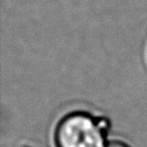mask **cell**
<instances>
[{
	"instance_id": "1",
	"label": "cell",
	"mask_w": 147,
	"mask_h": 147,
	"mask_svg": "<svg viewBox=\"0 0 147 147\" xmlns=\"http://www.w3.org/2000/svg\"><path fill=\"white\" fill-rule=\"evenodd\" d=\"M108 120L87 111H73L63 116L53 133L55 147H106Z\"/></svg>"
},
{
	"instance_id": "2",
	"label": "cell",
	"mask_w": 147,
	"mask_h": 147,
	"mask_svg": "<svg viewBox=\"0 0 147 147\" xmlns=\"http://www.w3.org/2000/svg\"><path fill=\"white\" fill-rule=\"evenodd\" d=\"M106 147H130L128 144H126L123 141H111V142H108V144L106 145Z\"/></svg>"
}]
</instances>
